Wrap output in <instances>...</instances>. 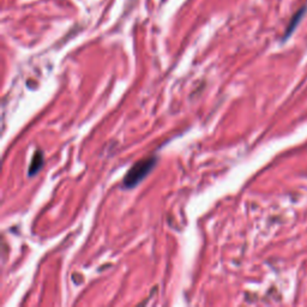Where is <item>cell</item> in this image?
I'll return each mask as SVG.
<instances>
[{
	"label": "cell",
	"instance_id": "1",
	"mask_svg": "<svg viewBox=\"0 0 307 307\" xmlns=\"http://www.w3.org/2000/svg\"><path fill=\"white\" fill-rule=\"evenodd\" d=\"M154 165H155V159L143 160V161L138 162L128 171L127 176L124 179V185L126 187L136 186L149 173Z\"/></svg>",
	"mask_w": 307,
	"mask_h": 307
},
{
	"label": "cell",
	"instance_id": "3",
	"mask_svg": "<svg viewBox=\"0 0 307 307\" xmlns=\"http://www.w3.org/2000/svg\"><path fill=\"white\" fill-rule=\"evenodd\" d=\"M42 164H44V156H42L41 152H36L35 156H34L32 166H30V170H29V174L30 176H34V174L38 172L40 168H41Z\"/></svg>",
	"mask_w": 307,
	"mask_h": 307
},
{
	"label": "cell",
	"instance_id": "2",
	"mask_svg": "<svg viewBox=\"0 0 307 307\" xmlns=\"http://www.w3.org/2000/svg\"><path fill=\"white\" fill-rule=\"evenodd\" d=\"M303 12H305V8L301 9V10H300V11H297L296 14L294 15L293 18H291V21L289 22V26H288L287 30H285L284 39H287L288 36H289L290 34L294 32V29H295L296 26H297V24H299V22H300V20H301V17L303 16Z\"/></svg>",
	"mask_w": 307,
	"mask_h": 307
}]
</instances>
